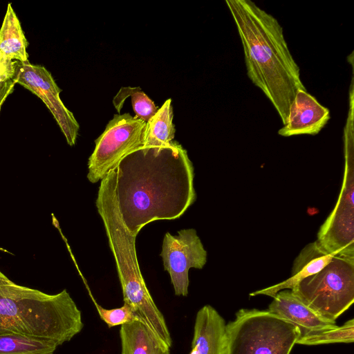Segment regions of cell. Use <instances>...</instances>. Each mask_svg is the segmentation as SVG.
<instances>
[{
	"instance_id": "22",
	"label": "cell",
	"mask_w": 354,
	"mask_h": 354,
	"mask_svg": "<svg viewBox=\"0 0 354 354\" xmlns=\"http://www.w3.org/2000/svg\"><path fill=\"white\" fill-rule=\"evenodd\" d=\"M17 61L6 59L0 63V83L12 80L15 76Z\"/></svg>"
},
{
	"instance_id": "5",
	"label": "cell",
	"mask_w": 354,
	"mask_h": 354,
	"mask_svg": "<svg viewBox=\"0 0 354 354\" xmlns=\"http://www.w3.org/2000/svg\"><path fill=\"white\" fill-rule=\"evenodd\" d=\"M225 354H290L298 328L268 310L240 309L225 326Z\"/></svg>"
},
{
	"instance_id": "23",
	"label": "cell",
	"mask_w": 354,
	"mask_h": 354,
	"mask_svg": "<svg viewBox=\"0 0 354 354\" xmlns=\"http://www.w3.org/2000/svg\"><path fill=\"white\" fill-rule=\"evenodd\" d=\"M15 84L13 80L0 83V109L7 97L14 91Z\"/></svg>"
},
{
	"instance_id": "17",
	"label": "cell",
	"mask_w": 354,
	"mask_h": 354,
	"mask_svg": "<svg viewBox=\"0 0 354 354\" xmlns=\"http://www.w3.org/2000/svg\"><path fill=\"white\" fill-rule=\"evenodd\" d=\"M171 100L167 99L147 122L145 131V149H163L174 143L175 126L173 124Z\"/></svg>"
},
{
	"instance_id": "15",
	"label": "cell",
	"mask_w": 354,
	"mask_h": 354,
	"mask_svg": "<svg viewBox=\"0 0 354 354\" xmlns=\"http://www.w3.org/2000/svg\"><path fill=\"white\" fill-rule=\"evenodd\" d=\"M120 337L122 354H170V348L141 321L122 325Z\"/></svg>"
},
{
	"instance_id": "1",
	"label": "cell",
	"mask_w": 354,
	"mask_h": 354,
	"mask_svg": "<svg viewBox=\"0 0 354 354\" xmlns=\"http://www.w3.org/2000/svg\"><path fill=\"white\" fill-rule=\"evenodd\" d=\"M115 170L118 210L133 236L152 221L178 218L196 201L192 162L176 142L130 153Z\"/></svg>"
},
{
	"instance_id": "19",
	"label": "cell",
	"mask_w": 354,
	"mask_h": 354,
	"mask_svg": "<svg viewBox=\"0 0 354 354\" xmlns=\"http://www.w3.org/2000/svg\"><path fill=\"white\" fill-rule=\"evenodd\" d=\"M129 96L136 116L145 122L157 112L158 108L140 87H122L113 100V105L119 113L125 99Z\"/></svg>"
},
{
	"instance_id": "7",
	"label": "cell",
	"mask_w": 354,
	"mask_h": 354,
	"mask_svg": "<svg viewBox=\"0 0 354 354\" xmlns=\"http://www.w3.org/2000/svg\"><path fill=\"white\" fill-rule=\"evenodd\" d=\"M352 111L344 129V174L334 209L320 227L316 241L326 253L354 258V146Z\"/></svg>"
},
{
	"instance_id": "13",
	"label": "cell",
	"mask_w": 354,
	"mask_h": 354,
	"mask_svg": "<svg viewBox=\"0 0 354 354\" xmlns=\"http://www.w3.org/2000/svg\"><path fill=\"white\" fill-rule=\"evenodd\" d=\"M225 326L224 319L214 307L205 305L200 308L189 354H225Z\"/></svg>"
},
{
	"instance_id": "10",
	"label": "cell",
	"mask_w": 354,
	"mask_h": 354,
	"mask_svg": "<svg viewBox=\"0 0 354 354\" xmlns=\"http://www.w3.org/2000/svg\"><path fill=\"white\" fill-rule=\"evenodd\" d=\"M13 80L39 97L52 113L70 146L75 144L80 125L73 113L62 102V90L51 73L43 66L28 61L17 63Z\"/></svg>"
},
{
	"instance_id": "2",
	"label": "cell",
	"mask_w": 354,
	"mask_h": 354,
	"mask_svg": "<svg viewBox=\"0 0 354 354\" xmlns=\"http://www.w3.org/2000/svg\"><path fill=\"white\" fill-rule=\"evenodd\" d=\"M244 53L247 74L278 113L283 125L299 90L300 69L277 19L250 0H226Z\"/></svg>"
},
{
	"instance_id": "21",
	"label": "cell",
	"mask_w": 354,
	"mask_h": 354,
	"mask_svg": "<svg viewBox=\"0 0 354 354\" xmlns=\"http://www.w3.org/2000/svg\"><path fill=\"white\" fill-rule=\"evenodd\" d=\"M95 307L100 317L109 328L122 326L136 320L141 321L133 309L124 303L121 307L112 309H106L97 304H95Z\"/></svg>"
},
{
	"instance_id": "18",
	"label": "cell",
	"mask_w": 354,
	"mask_h": 354,
	"mask_svg": "<svg viewBox=\"0 0 354 354\" xmlns=\"http://www.w3.org/2000/svg\"><path fill=\"white\" fill-rule=\"evenodd\" d=\"M58 346L51 339L15 333L0 334V354H53Z\"/></svg>"
},
{
	"instance_id": "24",
	"label": "cell",
	"mask_w": 354,
	"mask_h": 354,
	"mask_svg": "<svg viewBox=\"0 0 354 354\" xmlns=\"http://www.w3.org/2000/svg\"><path fill=\"white\" fill-rule=\"evenodd\" d=\"M8 59H6V57H3V55L0 53V63L4 62L5 60H6ZM10 60V59H9Z\"/></svg>"
},
{
	"instance_id": "11",
	"label": "cell",
	"mask_w": 354,
	"mask_h": 354,
	"mask_svg": "<svg viewBox=\"0 0 354 354\" xmlns=\"http://www.w3.org/2000/svg\"><path fill=\"white\" fill-rule=\"evenodd\" d=\"M329 119L328 108L319 103L306 90H299L290 106L286 122L279 129L278 134L284 137L316 135Z\"/></svg>"
},
{
	"instance_id": "14",
	"label": "cell",
	"mask_w": 354,
	"mask_h": 354,
	"mask_svg": "<svg viewBox=\"0 0 354 354\" xmlns=\"http://www.w3.org/2000/svg\"><path fill=\"white\" fill-rule=\"evenodd\" d=\"M324 252L316 241L306 245L295 259L290 277L273 286L258 290L250 296L266 295L273 297L278 292L292 289L301 281L319 272L334 257Z\"/></svg>"
},
{
	"instance_id": "4",
	"label": "cell",
	"mask_w": 354,
	"mask_h": 354,
	"mask_svg": "<svg viewBox=\"0 0 354 354\" xmlns=\"http://www.w3.org/2000/svg\"><path fill=\"white\" fill-rule=\"evenodd\" d=\"M95 204L115 261L124 303L170 348L172 339L165 319L150 295L139 268L136 237L128 232L120 217L113 181L100 183Z\"/></svg>"
},
{
	"instance_id": "6",
	"label": "cell",
	"mask_w": 354,
	"mask_h": 354,
	"mask_svg": "<svg viewBox=\"0 0 354 354\" xmlns=\"http://www.w3.org/2000/svg\"><path fill=\"white\" fill-rule=\"evenodd\" d=\"M291 290L319 315L335 321L354 301V258L335 255L322 270Z\"/></svg>"
},
{
	"instance_id": "16",
	"label": "cell",
	"mask_w": 354,
	"mask_h": 354,
	"mask_svg": "<svg viewBox=\"0 0 354 354\" xmlns=\"http://www.w3.org/2000/svg\"><path fill=\"white\" fill-rule=\"evenodd\" d=\"M28 46L20 21L8 3L0 28V53L8 59L26 62L28 61Z\"/></svg>"
},
{
	"instance_id": "8",
	"label": "cell",
	"mask_w": 354,
	"mask_h": 354,
	"mask_svg": "<svg viewBox=\"0 0 354 354\" xmlns=\"http://www.w3.org/2000/svg\"><path fill=\"white\" fill-rule=\"evenodd\" d=\"M146 122L129 113L114 115L104 132L95 140V147L88 162V180H101L127 155L144 145Z\"/></svg>"
},
{
	"instance_id": "3",
	"label": "cell",
	"mask_w": 354,
	"mask_h": 354,
	"mask_svg": "<svg viewBox=\"0 0 354 354\" xmlns=\"http://www.w3.org/2000/svg\"><path fill=\"white\" fill-rule=\"evenodd\" d=\"M84 327L82 313L66 289L48 294L21 286L0 271V334L69 342Z\"/></svg>"
},
{
	"instance_id": "20",
	"label": "cell",
	"mask_w": 354,
	"mask_h": 354,
	"mask_svg": "<svg viewBox=\"0 0 354 354\" xmlns=\"http://www.w3.org/2000/svg\"><path fill=\"white\" fill-rule=\"evenodd\" d=\"M354 341V319L346 321L341 326H335L300 337L298 344L316 346L333 343H353Z\"/></svg>"
},
{
	"instance_id": "9",
	"label": "cell",
	"mask_w": 354,
	"mask_h": 354,
	"mask_svg": "<svg viewBox=\"0 0 354 354\" xmlns=\"http://www.w3.org/2000/svg\"><path fill=\"white\" fill-rule=\"evenodd\" d=\"M207 254L194 229L181 230L178 235L165 234L160 256L176 296L188 295L189 270L202 269L207 262Z\"/></svg>"
},
{
	"instance_id": "12",
	"label": "cell",
	"mask_w": 354,
	"mask_h": 354,
	"mask_svg": "<svg viewBox=\"0 0 354 354\" xmlns=\"http://www.w3.org/2000/svg\"><path fill=\"white\" fill-rule=\"evenodd\" d=\"M272 298L268 310L294 324L300 337L337 326L335 321L319 315L297 297L291 290H281Z\"/></svg>"
}]
</instances>
